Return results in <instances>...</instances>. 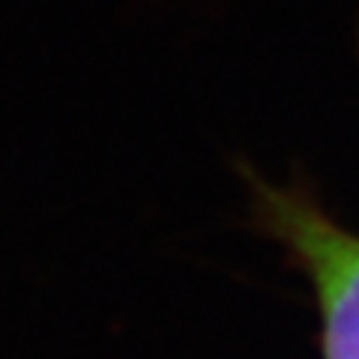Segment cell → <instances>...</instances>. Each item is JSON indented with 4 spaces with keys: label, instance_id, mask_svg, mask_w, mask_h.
Returning a JSON list of instances; mask_svg holds the SVG:
<instances>
[{
    "label": "cell",
    "instance_id": "obj_1",
    "mask_svg": "<svg viewBox=\"0 0 359 359\" xmlns=\"http://www.w3.org/2000/svg\"><path fill=\"white\" fill-rule=\"evenodd\" d=\"M282 222L314 282L323 359H359V237L311 210L287 207Z\"/></svg>",
    "mask_w": 359,
    "mask_h": 359
}]
</instances>
